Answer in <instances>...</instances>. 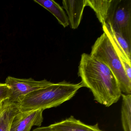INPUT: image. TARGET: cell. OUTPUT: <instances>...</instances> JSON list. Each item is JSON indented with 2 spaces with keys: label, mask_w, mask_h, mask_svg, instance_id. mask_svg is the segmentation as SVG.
Masks as SVG:
<instances>
[{
  "label": "cell",
  "mask_w": 131,
  "mask_h": 131,
  "mask_svg": "<svg viewBox=\"0 0 131 131\" xmlns=\"http://www.w3.org/2000/svg\"><path fill=\"white\" fill-rule=\"evenodd\" d=\"M78 75L83 87L90 90L94 100L106 107L116 103L122 93L110 70L90 54L81 55Z\"/></svg>",
  "instance_id": "6da1fadb"
},
{
  "label": "cell",
  "mask_w": 131,
  "mask_h": 131,
  "mask_svg": "<svg viewBox=\"0 0 131 131\" xmlns=\"http://www.w3.org/2000/svg\"><path fill=\"white\" fill-rule=\"evenodd\" d=\"M83 87L81 82L71 83L64 81L54 83L23 96L16 104L21 112L44 110L59 106L71 99Z\"/></svg>",
  "instance_id": "7a4b0ae2"
},
{
  "label": "cell",
  "mask_w": 131,
  "mask_h": 131,
  "mask_svg": "<svg viewBox=\"0 0 131 131\" xmlns=\"http://www.w3.org/2000/svg\"><path fill=\"white\" fill-rule=\"evenodd\" d=\"M90 54L104 63L112 71L122 93L131 94V80L125 72L122 59L105 33L96 40Z\"/></svg>",
  "instance_id": "3957f363"
},
{
  "label": "cell",
  "mask_w": 131,
  "mask_h": 131,
  "mask_svg": "<svg viewBox=\"0 0 131 131\" xmlns=\"http://www.w3.org/2000/svg\"><path fill=\"white\" fill-rule=\"evenodd\" d=\"M51 83L46 79L37 81L31 78L20 79L8 77L5 83L10 89L8 100L10 102L16 103L22 97L49 85Z\"/></svg>",
  "instance_id": "277c9868"
},
{
  "label": "cell",
  "mask_w": 131,
  "mask_h": 131,
  "mask_svg": "<svg viewBox=\"0 0 131 131\" xmlns=\"http://www.w3.org/2000/svg\"><path fill=\"white\" fill-rule=\"evenodd\" d=\"M113 29L131 43V1L121 0L115 12Z\"/></svg>",
  "instance_id": "5b68a950"
},
{
  "label": "cell",
  "mask_w": 131,
  "mask_h": 131,
  "mask_svg": "<svg viewBox=\"0 0 131 131\" xmlns=\"http://www.w3.org/2000/svg\"><path fill=\"white\" fill-rule=\"evenodd\" d=\"M43 110L20 112L14 116L10 131H30L33 126H40L43 121Z\"/></svg>",
  "instance_id": "8992f818"
},
{
  "label": "cell",
  "mask_w": 131,
  "mask_h": 131,
  "mask_svg": "<svg viewBox=\"0 0 131 131\" xmlns=\"http://www.w3.org/2000/svg\"><path fill=\"white\" fill-rule=\"evenodd\" d=\"M121 0H87V6L95 12L102 25H112L116 10Z\"/></svg>",
  "instance_id": "52a82bcc"
},
{
  "label": "cell",
  "mask_w": 131,
  "mask_h": 131,
  "mask_svg": "<svg viewBox=\"0 0 131 131\" xmlns=\"http://www.w3.org/2000/svg\"><path fill=\"white\" fill-rule=\"evenodd\" d=\"M103 30L108 37L122 60L131 63V43L113 29L112 25H102Z\"/></svg>",
  "instance_id": "ba28073f"
},
{
  "label": "cell",
  "mask_w": 131,
  "mask_h": 131,
  "mask_svg": "<svg viewBox=\"0 0 131 131\" xmlns=\"http://www.w3.org/2000/svg\"><path fill=\"white\" fill-rule=\"evenodd\" d=\"M62 4L66 11L69 25L71 29H77L82 20L84 9L87 6V0H63Z\"/></svg>",
  "instance_id": "9c48e42d"
},
{
  "label": "cell",
  "mask_w": 131,
  "mask_h": 131,
  "mask_svg": "<svg viewBox=\"0 0 131 131\" xmlns=\"http://www.w3.org/2000/svg\"><path fill=\"white\" fill-rule=\"evenodd\" d=\"M50 126L58 131H103L100 128L98 123L87 125L73 116Z\"/></svg>",
  "instance_id": "30bf717a"
},
{
  "label": "cell",
  "mask_w": 131,
  "mask_h": 131,
  "mask_svg": "<svg viewBox=\"0 0 131 131\" xmlns=\"http://www.w3.org/2000/svg\"><path fill=\"white\" fill-rule=\"evenodd\" d=\"M19 112L16 103L4 100L0 111V131H10L13 119Z\"/></svg>",
  "instance_id": "8fae6325"
},
{
  "label": "cell",
  "mask_w": 131,
  "mask_h": 131,
  "mask_svg": "<svg viewBox=\"0 0 131 131\" xmlns=\"http://www.w3.org/2000/svg\"><path fill=\"white\" fill-rule=\"evenodd\" d=\"M34 1L49 11L63 27L68 26L69 22L67 15L63 8L56 1L53 0H34Z\"/></svg>",
  "instance_id": "7c38bea8"
},
{
  "label": "cell",
  "mask_w": 131,
  "mask_h": 131,
  "mask_svg": "<svg viewBox=\"0 0 131 131\" xmlns=\"http://www.w3.org/2000/svg\"><path fill=\"white\" fill-rule=\"evenodd\" d=\"M121 120L124 131H131V95L123 94Z\"/></svg>",
  "instance_id": "4fadbf2b"
},
{
  "label": "cell",
  "mask_w": 131,
  "mask_h": 131,
  "mask_svg": "<svg viewBox=\"0 0 131 131\" xmlns=\"http://www.w3.org/2000/svg\"><path fill=\"white\" fill-rule=\"evenodd\" d=\"M9 94V86L5 83H0V100L8 99Z\"/></svg>",
  "instance_id": "5bb4252c"
},
{
  "label": "cell",
  "mask_w": 131,
  "mask_h": 131,
  "mask_svg": "<svg viewBox=\"0 0 131 131\" xmlns=\"http://www.w3.org/2000/svg\"><path fill=\"white\" fill-rule=\"evenodd\" d=\"M125 72L128 78L131 80V63L122 60Z\"/></svg>",
  "instance_id": "9a60e30c"
},
{
  "label": "cell",
  "mask_w": 131,
  "mask_h": 131,
  "mask_svg": "<svg viewBox=\"0 0 131 131\" xmlns=\"http://www.w3.org/2000/svg\"><path fill=\"white\" fill-rule=\"evenodd\" d=\"M33 131H58L52 128L50 126L37 128Z\"/></svg>",
  "instance_id": "2e32d148"
},
{
  "label": "cell",
  "mask_w": 131,
  "mask_h": 131,
  "mask_svg": "<svg viewBox=\"0 0 131 131\" xmlns=\"http://www.w3.org/2000/svg\"><path fill=\"white\" fill-rule=\"evenodd\" d=\"M3 101H2V102L0 103V111H1V106H2V103H3Z\"/></svg>",
  "instance_id": "e0dca14e"
},
{
  "label": "cell",
  "mask_w": 131,
  "mask_h": 131,
  "mask_svg": "<svg viewBox=\"0 0 131 131\" xmlns=\"http://www.w3.org/2000/svg\"><path fill=\"white\" fill-rule=\"evenodd\" d=\"M4 101V100H0V103L2 102V101Z\"/></svg>",
  "instance_id": "ac0fdd59"
}]
</instances>
